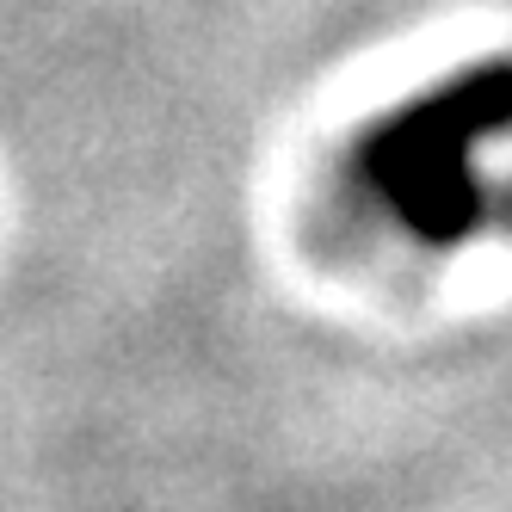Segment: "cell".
I'll list each match as a JSON object with an SVG mask.
<instances>
[{
  "label": "cell",
  "instance_id": "1",
  "mask_svg": "<svg viewBox=\"0 0 512 512\" xmlns=\"http://www.w3.org/2000/svg\"><path fill=\"white\" fill-rule=\"evenodd\" d=\"M512 130V56L475 62L463 75L401 99L358 142V179L408 235L451 247L488 223V186L475 149Z\"/></svg>",
  "mask_w": 512,
  "mask_h": 512
}]
</instances>
